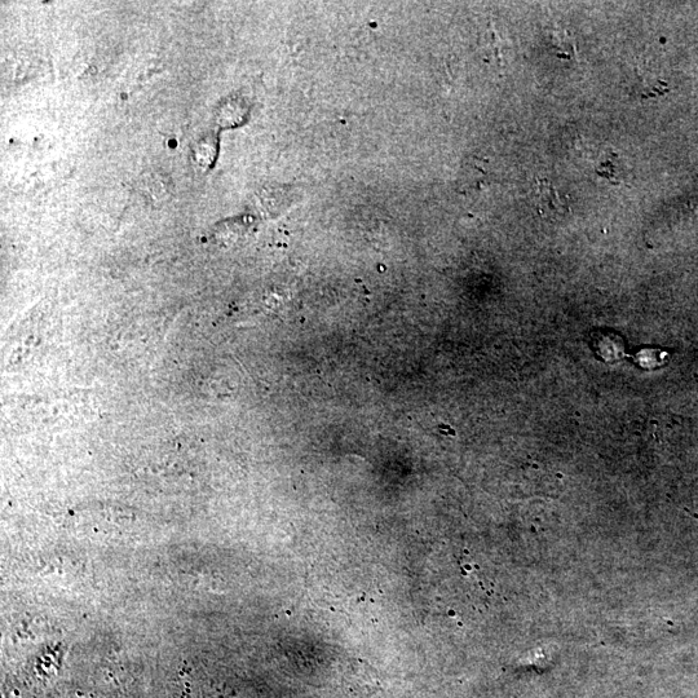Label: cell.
Returning <instances> with one entry per match:
<instances>
[{
    "label": "cell",
    "mask_w": 698,
    "mask_h": 698,
    "mask_svg": "<svg viewBox=\"0 0 698 698\" xmlns=\"http://www.w3.org/2000/svg\"><path fill=\"white\" fill-rule=\"evenodd\" d=\"M536 201L542 215L561 216L569 211L568 198L563 196L549 180H540L536 187Z\"/></svg>",
    "instance_id": "obj_1"
},
{
    "label": "cell",
    "mask_w": 698,
    "mask_h": 698,
    "mask_svg": "<svg viewBox=\"0 0 698 698\" xmlns=\"http://www.w3.org/2000/svg\"><path fill=\"white\" fill-rule=\"evenodd\" d=\"M139 189L149 203H163L171 197L172 183L162 172L150 171L141 178Z\"/></svg>",
    "instance_id": "obj_2"
},
{
    "label": "cell",
    "mask_w": 698,
    "mask_h": 698,
    "mask_svg": "<svg viewBox=\"0 0 698 698\" xmlns=\"http://www.w3.org/2000/svg\"><path fill=\"white\" fill-rule=\"evenodd\" d=\"M216 154L215 141L212 138H203L193 147V159L201 169H209L214 162Z\"/></svg>",
    "instance_id": "obj_3"
},
{
    "label": "cell",
    "mask_w": 698,
    "mask_h": 698,
    "mask_svg": "<svg viewBox=\"0 0 698 698\" xmlns=\"http://www.w3.org/2000/svg\"><path fill=\"white\" fill-rule=\"evenodd\" d=\"M551 44L559 56L568 57L574 52V41L569 33L564 30H556L551 34Z\"/></svg>",
    "instance_id": "obj_4"
}]
</instances>
